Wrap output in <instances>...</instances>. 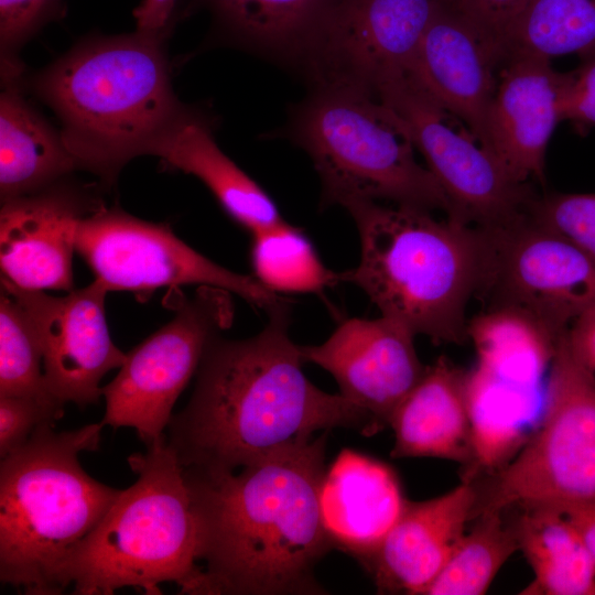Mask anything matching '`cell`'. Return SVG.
Masks as SVG:
<instances>
[{"mask_svg": "<svg viewBox=\"0 0 595 595\" xmlns=\"http://www.w3.org/2000/svg\"><path fill=\"white\" fill-rule=\"evenodd\" d=\"M290 303L268 314L257 335L216 337L206 348L186 407L167 426L186 476L213 477L334 428L377 432L371 416L340 393L314 386L289 334Z\"/></svg>", "mask_w": 595, "mask_h": 595, "instance_id": "6da1fadb", "label": "cell"}, {"mask_svg": "<svg viewBox=\"0 0 595 595\" xmlns=\"http://www.w3.org/2000/svg\"><path fill=\"white\" fill-rule=\"evenodd\" d=\"M327 432L238 473L186 476L198 521L193 594H322L315 564L333 548L320 508Z\"/></svg>", "mask_w": 595, "mask_h": 595, "instance_id": "7a4b0ae2", "label": "cell"}, {"mask_svg": "<svg viewBox=\"0 0 595 595\" xmlns=\"http://www.w3.org/2000/svg\"><path fill=\"white\" fill-rule=\"evenodd\" d=\"M164 36L136 31L86 39L32 80L60 119L78 169L106 184L133 158L151 155L190 112L173 91Z\"/></svg>", "mask_w": 595, "mask_h": 595, "instance_id": "3957f363", "label": "cell"}, {"mask_svg": "<svg viewBox=\"0 0 595 595\" xmlns=\"http://www.w3.org/2000/svg\"><path fill=\"white\" fill-rule=\"evenodd\" d=\"M355 220L360 258L339 272L361 289L380 314L433 343L463 344L466 311L486 273L485 229L429 210L376 201L345 207Z\"/></svg>", "mask_w": 595, "mask_h": 595, "instance_id": "277c9868", "label": "cell"}, {"mask_svg": "<svg viewBox=\"0 0 595 595\" xmlns=\"http://www.w3.org/2000/svg\"><path fill=\"white\" fill-rule=\"evenodd\" d=\"M101 422L56 432L39 425L0 464V580L31 595L66 588L62 571L121 490L101 484L78 456L95 451Z\"/></svg>", "mask_w": 595, "mask_h": 595, "instance_id": "5b68a950", "label": "cell"}, {"mask_svg": "<svg viewBox=\"0 0 595 595\" xmlns=\"http://www.w3.org/2000/svg\"><path fill=\"white\" fill-rule=\"evenodd\" d=\"M138 476L121 490L62 571L78 595H110L123 587L161 594L173 582L193 594L199 576V531L187 480L166 436L128 457Z\"/></svg>", "mask_w": 595, "mask_h": 595, "instance_id": "8992f818", "label": "cell"}, {"mask_svg": "<svg viewBox=\"0 0 595 595\" xmlns=\"http://www.w3.org/2000/svg\"><path fill=\"white\" fill-rule=\"evenodd\" d=\"M291 134L318 173L323 206L385 199L450 215L448 198L416 161L399 118L375 95L316 87L298 109Z\"/></svg>", "mask_w": 595, "mask_h": 595, "instance_id": "52a82bcc", "label": "cell"}, {"mask_svg": "<svg viewBox=\"0 0 595 595\" xmlns=\"http://www.w3.org/2000/svg\"><path fill=\"white\" fill-rule=\"evenodd\" d=\"M540 423L479 501L482 512L595 497V375L556 343Z\"/></svg>", "mask_w": 595, "mask_h": 595, "instance_id": "ba28073f", "label": "cell"}, {"mask_svg": "<svg viewBox=\"0 0 595 595\" xmlns=\"http://www.w3.org/2000/svg\"><path fill=\"white\" fill-rule=\"evenodd\" d=\"M488 236V260L476 298L489 311L522 321L555 343L595 305V260L532 215Z\"/></svg>", "mask_w": 595, "mask_h": 595, "instance_id": "9c48e42d", "label": "cell"}, {"mask_svg": "<svg viewBox=\"0 0 595 595\" xmlns=\"http://www.w3.org/2000/svg\"><path fill=\"white\" fill-rule=\"evenodd\" d=\"M376 97L399 118L451 205L450 219L496 229L532 215L540 198L530 182L515 178L469 131L455 130L451 115L409 76L378 89Z\"/></svg>", "mask_w": 595, "mask_h": 595, "instance_id": "30bf717a", "label": "cell"}, {"mask_svg": "<svg viewBox=\"0 0 595 595\" xmlns=\"http://www.w3.org/2000/svg\"><path fill=\"white\" fill-rule=\"evenodd\" d=\"M230 292L199 286L178 299L174 317L126 354L117 376L101 387L102 425L132 428L147 445L166 435L172 409L208 345L231 325Z\"/></svg>", "mask_w": 595, "mask_h": 595, "instance_id": "8fae6325", "label": "cell"}, {"mask_svg": "<svg viewBox=\"0 0 595 595\" xmlns=\"http://www.w3.org/2000/svg\"><path fill=\"white\" fill-rule=\"evenodd\" d=\"M76 252L109 291L145 293L196 284L226 290L267 314L289 300L253 275L226 269L194 250L165 224L101 206L78 224Z\"/></svg>", "mask_w": 595, "mask_h": 595, "instance_id": "7c38bea8", "label": "cell"}, {"mask_svg": "<svg viewBox=\"0 0 595 595\" xmlns=\"http://www.w3.org/2000/svg\"><path fill=\"white\" fill-rule=\"evenodd\" d=\"M442 0H340L306 54L316 87L347 86L376 96L408 76Z\"/></svg>", "mask_w": 595, "mask_h": 595, "instance_id": "4fadbf2b", "label": "cell"}, {"mask_svg": "<svg viewBox=\"0 0 595 595\" xmlns=\"http://www.w3.org/2000/svg\"><path fill=\"white\" fill-rule=\"evenodd\" d=\"M7 290L26 311L43 351L45 383L62 404L83 408L102 396L100 380L126 359L112 342L105 316L109 290L98 280L64 296L18 288L1 278Z\"/></svg>", "mask_w": 595, "mask_h": 595, "instance_id": "5bb4252c", "label": "cell"}, {"mask_svg": "<svg viewBox=\"0 0 595 595\" xmlns=\"http://www.w3.org/2000/svg\"><path fill=\"white\" fill-rule=\"evenodd\" d=\"M415 335L398 322L346 318L320 345L300 346L302 358L327 370L339 393L364 409L377 432L425 371Z\"/></svg>", "mask_w": 595, "mask_h": 595, "instance_id": "9a60e30c", "label": "cell"}, {"mask_svg": "<svg viewBox=\"0 0 595 595\" xmlns=\"http://www.w3.org/2000/svg\"><path fill=\"white\" fill-rule=\"evenodd\" d=\"M101 206L64 181L1 203V278L24 290L72 291L77 226Z\"/></svg>", "mask_w": 595, "mask_h": 595, "instance_id": "2e32d148", "label": "cell"}, {"mask_svg": "<svg viewBox=\"0 0 595 595\" xmlns=\"http://www.w3.org/2000/svg\"><path fill=\"white\" fill-rule=\"evenodd\" d=\"M502 62L498 47L442 0L408 76L485 147Z\"/></svg>", "mask_w": 595, "mask_h": 595, "instance_id": "e0dca14e", "label": "cell"}, {"mask_svg": "<svg viewBox=\"0 0 595 595\" xmlns=\"http://www.w3.org/2000/svg\"><path fill=\"white\" fill-rule=\"evenodd\" d=\"M564 80L565 73L543 57L517 54L501 63L485 148L518 181L544 184L549 141L562 121Z\"/></svg>", "mask_w": 595, "mask_h": 595, "instance_id": "ac0fdd59", "label": "cell"}, {"mask_svg": "<svg viewBox=\"0 0 595 595\" xmlns=\"http://www.w3.org/2000/svg\"><path fill=\"white\" fill-rule=\"evenodd\" d=\"M467 474L447 493L407 501L399 519L365 566L379 593L424 595L475 518L479 494Z\"/></svg>", "mask_w": 595, "mask_h": 595, "instance_id": "d6986e66", "label": "cell"}, {"mask_svg": "<svg viewBox=\"0 0 595 595\" xmlns=\"http://www.w3.org/2000/svg\"><path fill=\"white\" fill-rule=\"evenodd\" d=\"M407 501L391 466L350 448L342 450L326 468L320 490L321 516L333 547L364 566Z\"/></svg>", "mask_w": 595, "mask_h": 595, "instance_id": "ffe728a7", "label": "cell"}, {"mask_svg": "<svg viewBox=\"0 0 595 595\" xmlns=\"http://www.w3.org/2000/svg\"><path fill=\"white\" fill-rule=\"evenodd\" d=\"M468 372L442 356L393 411V458L432 457L473 463Z\"/></svg>", "mask_w": 595, "mask_h": 595, "instance_id": "44dd1931", "label": "cell"}, {"mask_svg": "<svg viewBox=\"0 0 595 595\" xmlns=\"http://www.w3.org/2000/svg\"><path fill=\"white\" fill-rule=\"evenodd\" d=\"M151 155L199 178L251 235L284 220L272 198L224 154L206 121L192 111L156 143Z\"/></svg>", "mask_w": 595, "mask_h": 595, "instance_id": "7402d4cb", "label": "cell"}, {"mask_svg": "<svg viewBox=\"0 0 595 595\" xmlns=\"http://www.w3.org/2000/svg\"><path fill=\"white\" fill-rule=\"evenodd\" d=\"M79 170L61 131L55 130L15 85L0 96V199L31 195Z\"/></svg>", "mask_w": 595, "mask_h": 595, "instance_id": "603a6c76", "label": "cell"}, {"mask_svg": "<svg viewBox=\"0 0 595 595\" xmlns=\"http://www.w3.org/2000/svg\"><path fill=\"white\" fill-rule=\"evenodd\" d=\"M340 0H205L217 24L259 52L302 63Z\"/></svg>", "mask_w": 595, "mask_h": 595, "instance_id": "cb8c5ba5", "label": "cell"}, {"mask_svg": "<svg viewBox=\"0 0 595 595\" xmlns=\"http://www.w3.org/2000/svg\"><path fill=\"white\" fill-rule=\"evenodd\" d=\"M515 531L533 578L521 595H595V562L567 518L551 505L521 507Z\"/></svg>", "mask_w": 595, "mask_h": 595, "instance_id": "d4e9b609", "label": "cell"}, {"mask_svg": "<svg viewBox=\"0 0 595 595\" xmlns=\"http://www.w3.org/2000/svg\"><path fill=\"white\" fill-rule=\"evenodd\" d=\"M505 58L595 54V0H527L502 41Z\"/></svg>", "mask_w": 595, "mask_h": 595, "instance_id": "484cf974", "label": "cell"}, {"mask_svg": "<svg viewBox=\"0 0 595 595\" xmlns=\"http://www.w3.org/2000/svg\"><path fill=\"white\" fill-rule=\"evenodd\" d=\"M253 277L273 293H321L340 282L325 267L310 239L285 220L252 234Z\"/></svg>", "mask_w": 595, "mask_h": 595, "instance_id": "4316f807", "label": "cell"}, {"mask_svg": "<svg viewBox=\"0 0 595 595\" xmlns=\"http://www.w3.org/2000/svg\"><path fill=\"white\" fill-rule=\"evenodd\" d=\"M500 511L482 512L462 537L424 595H482L506 561L519 550L515 528Z\"/></svg>", "mask_w": 595, "mask_h": 595, "instance_id": "83f0119b", "label": "cell"}, {"mask_svg": "<svg viewBox=\"0 0 595 595\" xmlns=\"http://www.w3.org/2000/svg\"><path fill=\"white\" fill-rule=\"evenodd\" d=\"M0 396L37 399L63 409L47 390L43 351L23 306L3 288L0 295Z\"/></svg>", "mask_w": 595, "mask_h": 595, "instance_id": "f1b7e54d", "label": "cell"}, {"mask_svg": "<svg viewBox=\"0 0 595 595\" xmlns=\"http://www.w3.org/2000/svg\"><path fill=\"white\" fill-rule=\"evenodd\" d=\"M61 0H0L1 76L17 84L22 73L19 51L53 17Z\"/></svg>", "mask_w": 595, "mask_h": 595, "instance_id": "f546056e", "label": "cell"}, {"mask_svg": "<svg viewBox=\"0 0 595 595\" xmlns=\"http://www.w3.org/2000/svg\"><path fill=\"white\" fill-rule=\"evenodd\" d=\"M533 216L595 260V193H549L540 196Z\"/></svg>", "mask_w": 595, "mask_h": 595, "instance_id": "4dcf8cb0", "label": "cell"}, {"mask_svg": "<svg viewBox=\"0 0 595 595\" xmlns=\"http://www.w3.org/2000/svg\"><path fill=\"white\" fill-rule=\"evenodd\" d=\"M62 415L63 409L34 398L0 396V457L24 445L39 425L54 423Z\"/></svg>", "mask_w": 595, "mask_h": 595, "instance_id": "1f68e13d", "label": "cell"}, {"mask_svg": "<svg viewBox=\"0 0 595 595\" xmlns=\"http://www.w3.org/2000/svg\"><path fill=\"white\" fill-rule=\"evenodd\" d=\"M562 120L584 137L595 128V54L581 60L578 67L565 73L561 95Z\"/></svg>", "mask_w": 595, "mask_h": 595, "instance_id": "d6a6232c", "label": "cell"}, {"mask_svg": "<svg viewBox=\"0 0 595 595\" xmlns=\"http://www.w3.org/2000/svg\"><path fill=\"white\" fill-rule=\"evenodd\" d=\"M473 23L501 52L510 23L527 0H443Z\"/></svg>", "mask_w": 595, "mask_h": 595, "instance_id": "836d02e7", "label": "cell"}, {"mask_svg": "<svg viewBox=\"0 0 595 595\" xmlns=\"http://www.w3.org/2000/svg\"><path fill=\"white\" fill-rule=\"evenodd\" d=\"M565 340L575 359L595 375V305L570 324Z\"/></svg>", "mask_w": 595, "mask_h": 595, "instance_id": "e575fe53", "label": "cell"}, {"mask_svg": "<svg viewBox=\"0 0 595 595\" xmlns=\"http://www.w3.org/2000/svg\"><path fill=\"white\" fill-rule=\"evenodd\" d=\"M559 509L574 526L595 562V497L558 501Z\"/></svg>", "mask_w": 595, "mask_h": 595, "instance_id": "d590c367", "label": "cell"}, {"mask_svg": "<svg viewBox=\"0 0 595 595\" xmlns=\"http://www.w3.org/2000/svg\"><path fill=\"white\" fill-rule=\"evenodd\" d=\"M176 0H142L134 9L137 31L165 35Z\"/></svg>", "mask_w": 595, "mask_h": 595, "instance_id": "8d00e7d4", "label": "cell"}]
</instances>
